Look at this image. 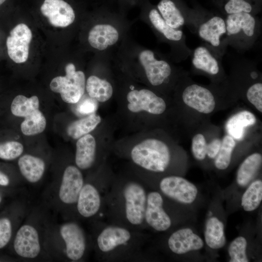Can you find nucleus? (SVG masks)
<instances>
[{
    "mask_svg": "<svg viewBox=\"0 0 262 262\" xmlns=\"http://www.w3.org/2000/svg\"><path fill=\"white\" fill-rule=\"evenodd\" d=\"M225 21L227 45L236 49H249L260 35L261 22L251 13L242 12L229 14Z\"/></svg>",
    "mask_w": 262,
    "mask_h": 262,
    "instance_id": "f257e3e1",
    "label": "nucleus"
},
{
    "mask_svg": "<svg viewBox=\"0 0 262 262\" xmlns=\"http://www.w3.org/2000/svg\"><path fill=\"white\" fill-rule=\"evenodd\" d=\"M205 45L222 57L227 46L225 18L218 15L186 18V24Z\"/></svg>",
    "mask_w": 262,
    "mask_h": 262,
    "instance_id": "f03ea898",
    "label": "nucleus"
},
{
    "mask_svg": "<svg viewBox=\"0 0 262 262\" xmlns=\"http://www.w3.org/2000/svg\"><path fill=\"white\" fill-rule=\"evenodd\" d=\"M131 156L137 165L154 172H163L168 166L171 160L169 147L164 142L149 138L136 145Z\"/></svg>",
    "mask_w": 262,
    "mask_h": 262,
    "instance_id": "7ed1b4c3",
    "label": "nucleus"
},
{
    "mask_svg": "<svg viewBox=\"0 0 262 262\" xmlns=\"http://www.w3.org/2000/svg\"><path fill=\"white\" fill-rule=\"evenodd\" d=\"M136 49L131 55V60L142 68L148 82L154 87L167 82L174 69L169 61L150 49Z\"/></svg>",
    "mask_w": 262,
    "mask_h": 262,
    "instance_id": "20e7f679",
    "label": "nucleus"
},
{
    "mask_svg": "<svg viewBox=\"0 0 262 262\" xmlns=\"http://www.w3.org/2000/svg\"><path fill=\"white\" fill-rule=\"evenodd\" d=\"M65 72L64 76H57L52 79L49 84L50 89L52 92L60 94L65 102L76 104L84 95L85 76L82 71L76 70L73 63L66 64Z\"/></svg>",
    "mask_w": 262,
    "mask_h": 262,
    "instance_id": "39448f33",
    "label": "nucleus"
},
{
    "mask_svg": "<svg viewBox=\"0 0 262 262\" xmlns=\"http://www.w3.org/2000/svg\"><path fill=\"white\" fill-rule=\"evenodd\" d=\"M142 13L160 39L169 43L174 50L180 49L186 58L190 55L191 50L186 46L185 36L181 29H175L164 21L157 9L152 7L146 0L142 4Z\"/></svg>",
    "mask_w": 262,
    "mask_h": 262,
    "instance_id": "423d86ee",
    "label": "nucleus"
},
{
    "mask_svg": "<svg viewBox=\"0 0 262 262\" xmlns=\"http://www.w3.org/2000/svg\"><path fill=\"white\" fill-rule=\"evenodd\" d=\"M124 213L126 219L132 226L141 225L145 221L147 194L139 183L131 181L123 186Z\"/></svg>",
    "mask_w": 262,
    "mask_h": 262,
    "instance_id": "0eeeda50",
    "label": "nucleus"
},
{
    "mask_svg": "<svg viewBox=\"0 0 262 262\" xmlns=\"http://www.w3.org/2000/svg\"><path fill=\"white\" fill-rule=\"evenodd\" d=\"M181 98L186 106L203 114H211L216 106L213 91L206 86L194 82L185 84L181 91Z\"/></svg>",
    "mask_w": 262,
    "mask_h": 262,
    "instance_id": "6e6552de",
    "label": "nucleus"
},
{
    "mask_svg": "<svg viewBox=\"0 0 262 262\" xmlns=\"http://www.w3.org/2000/svg\"><path fill=\"white\" fill-rule=\"evenodd\" d=\"M32 38L31 30L24 23L18 24L12 29L6 44L8 55L13 62L21 64L27 61Z\"/></svg>",
    "mask_w": 262,
    "mask_h": 262,
    "instance_id": "1a4fd4ad",
    "label": "nucleus"
},
{
    "mask_svg": "<svg viewBox=\"0 0 262 262\" xmlns=\"http://www.w3.org/2000/svg\"><path fill=\"white\" fill-rule=\"evenodd\" d=\"M59 233L65 244L66 258L72 261L80 260L86 249V240L83 229L74 222H67L61 225Z\"/></svg>",
    "mask_w": 262,
    "mask_h": 262,
    "instance_id": "9d476101",
    "label": "nucleus"
},
{
    "mask_svg": "<svg viewBox=\"0 0 262 262\" xmlns=\"http://www.w3.org/2000/svg\"><path fill=\"white\" fill-rule=\"evenodd\" d=\"M13 248L15 253L21 258L28 259L36 258L41 249L40 237L36 229L29 224L20 226L14 236Z\"/></svg>",
    "mask_w": 262,
    "mask_h": 262,
    "instance_id": "9b49d317",
    "label": "nucleus"
},
{
    "mask_svg": "<svg viewBox=\"0 0 262 262\" xmlns=\"http://www.w3.org/2000/svg\"><path fill=\"white\" fill-rule=\"evenodd\" d=\"M128 109L131 112L146 111L153 115H161L166 110L163 98L147 89H133L127 95Z\"/></svg>",
    "mask_w": 262,
    "mask_h": 262,
    "instance_id": "f8f14e48",
    "label": "nucleus"
},
{
    "mask_svg": "<svg viewBox=\"0 0 262 262\" xmlns=\"http://www.w3.org/2000/svg\"><path fill=\"white\" fill-rule=\"evenodd\" d=\"M108 19L98 23L90 29L87 40L90 46L99 51H104L116 44L121 37L118 26Z\"/></svg>",
    "mask_w": 262,
    "mask_h": 262,
    "instance_id": "ddd939ff",
    "label": "nucleus"
},
{
    "mask_svg": "<svg viewBox=\"0 0 262 262\" xmlns=\"http://www.w3.org/2000/svg\"><path fill=\"white\" fill-rule=\"evenodd\" d=\"M160 188L167 196L183 204L192 203L197 194V189L194 184L177 176L163 178L160 181Z\"/></svg>",
    "mask_w": 262,
    "mask_h": 262,
    "instance_id": "4468645a",
    "label": "nucleus"
},
{
    "mask_svg": "<svg viewBox=\"0 0 262 262\" xmlns=\"http://www.w3.org/2000/svg\"><path fill=\"white\" fill-rule=\"evenodd\" d=\"M84 183L80 169L74 165L67 166L64 171L58 188L60 201L66 205L76 204Z\"/></svg>",
    "mask_w": 262,
    "mask_h": 262,
    "instance_id": "2eb2a0df",
    "label": "nucleus"
},
{
    "mask_svg": "<svg viewBox=\"0 0 262 262\" xmlns=\"http://www.w3.org/2000/svg\"><path fill=\"white\" fill-rule=\"evenodd\" d=\"M40 11L54 27H67L74 22L76 18L73 8L64 0H44Z\"/></svg>",
    "mask_w": 262,
    "mask_h": 262,
    "instance_id": "dca6fc26",
    "label": "nucleus"
},
{
    "mask_svg": "<svg viewBox=\"0 0 262 262\" xmlns=\"http://www.w3.org/2000/svg\"><path fill=\"white\" fill-rule=\"evenodd\" d=\"M132 239L131 232L127 229L111 225L104 228L100 232L96 241L99 250L103 253L108 254L127 246Z\"/></svg>",
    "mask_w": 262,
    "mask_h": 262,
    "instance_id": "f3484780",
    "label": "nucleus"
},
{
    "mask_svg": "<svg viewBox=\"0 0 262 262\" xmlns=\"http://www.w3.org/2000/svg\"><path fill=\"white\" fill-rule=\"evenodd\" d=\"M190 55L194 69L213 77L222 74V56L207 46H198Z\"/></svg>",
    "mask_w": 262,
    "mask_h": 262,
    "instance_id": "a211bd4d",
    "label": "nucleus"
},
{
    "mask_svg": "<svg viewBox=\"0 0 262 262\" xmlns=\"http://www.w3.org/2000/svg\"><path fill=\"white\" fill-rule=\"evenodd\" d=\"M163 199L160 193L152 191L147 194L144 220L155 230L164 231L168 229L171 221L163 208Z\"/></svg>",
    "mask_w": 262,
    "mask_h": 262,
    "instance_id": "6ab92c4d",
    "label": "nucleus"
},
{
    "mask_svg": "<svg viewBox=\"0 0 262 262\" xmlns=\"http://www.w3.org/2000/svg\"><path fill=\"white\" fill-rule=\"evenodd\" d=\"M203 245L201 238L189 228L176 231L170 235L168 240L169 249L177 254L200 249Z\"/></svg>",
    "mask_w": 262,
    "mask_h": 262,
    "instance_id": "aec40b11",
    "label": "nucleus"
},
{
    "mask_svg": "<svg viewBox=\"0 0 262 262\" xmlns=\"http://www.w3.org/2000/svg\"><path fill=\"white\" fill-rule=\"evenodd\" d=\"M101 204V196L97 188L93 184L84 183L76 203L79 214L85 218L93 217L99 212Z\"/></svg>",
    "mask_w": 262,
    "mask_h": 262,
    "instance_id": "412c9836",
    "label": "nucleus"
},
{
    "mask_svg": "<svg viewBox=\"0 0 262 262\" xmlns=\"http://www.w3.org/2000/svg\"><path fill=\"white\" fill-rule=\"evenodd\" d=\"M75 161L80 169L86 170L93 164L96 158V142L93 136L87 134L78 139L76 145Z\"/></svg>",
    "mask_w": 262,
    "mask_h": 262,
    "instance_id": "4be33fe9",
    "label": "nucleus"
},
{
    "mask_svg": "<svg viewBox=\"0 0 262 262\" xmlns=\"http://www.w3.org/2000/svg\"><path fill=\"white\" fill-rule=\"evenodd\" d=\"M17 164L21 175L30 183L38 182L45 172V162L34 156L25 154L20 156Z\"/></svg>",
    "mask_w": 262,
    "mask_h": 262,
    "instance_id": "5701e85b",
    "label": "nucleus"
},
{
    "mask_svg": "<svg viewBox=\"0 0 262 262\" xmlns=\"http://www.w3.org/2000/svg\"><path fill=\"white\" fill-rule=\"evenodd\" d=\"M257 122L255 115L247 110L240 111L227 121L225 128L228 134L235 140H240L244 136L245 129L253 126Z\"/></svg>",
    "mask_w": 262,
    "mask_h": 262,
    "instance_id": "b1692460",
    "label": "nucleus"
},
{
    "mask_svg": "<svg viewBox=\"0 0 262 262\" xmlns=\"http://www.w3.org/2000/svg\"><path fill=\"white\" fill-rule=\"evenodd\" d=\"M262 164V154L255 152L247 156L240 164L236 181L240 186H246L254 179Z\"/></svg>",
    "mask_w": 262,
    "mask_h": 262,
    "instance_id": "393cba45",
    "label": "nucleus"
},
{
    "mask_svg": "<svg viewBox=\"0 0 262 262\" xmlns=\"http://www.w3.org/2000/svg\"><path fill=\"white\" fill-rule=\"evenodd\" d=\"M157 9L166 23L175 29H181L186 24L185 16L172 0H161Z\"/></svg>",
    "mask_w": 262,
    "mask_h": 262,
    "instance_id": "a878e982",
    "label": "nucleus"
},
{
    "mask_svg": "<svg viewBox=\"0 0 262 262\" xmlns=\"http://www.w3.org/2000/svg\"><path fill=\"white\" fill-rule=\"evenodd\" d=\"M85 90L89 97L101 102L108 100L113 94L112 84L95 75L89 76L86 80Z\"/></svg>",
    "mask_w": 262,
    "mask_h": 262,
    "instance_id": "bb28decb",
    "label": "nucleus"
},
{
    "mask_svg": "<svg viewBox=\"0 0 262 262\" xmlns=\"http://www.w3.org/2000/svg\"><path fill=\"white\" fill-rule=\"evenodd\" d=\"M204 237L206 243L210 248L219 249L223 247L226 237L222 222L215 217L210 218L206 222Z\"/></svg>",
    "mask_w": 262,
    "mask_h": 262,
    "instance_id": "cd10ccee",
    "label": "nucleus"
},
{
    "mask_svg": "<svg viewBox=\"0 0 262 262\" xmlns=\"http://www.w3.org/2000/svg\"><path fill=\"white\" fill-rule=\"evenodd\" d=\"M101 117L95 113L77 120L68 125L66 132L69 136L77 139L93 131L101 122Z\"/></svg>",
    "mask_w": 262,
    "mask_h": 262,
    "instance_id": "c85d7f7f",
    "label": "nucleus"
},
{
    "mask_svg": "<svg viewBox=\"0 0 262 262\" xmlns=\"http://www.w3.org/2000/svg\"><path fill=\"white\" fill-rule=\"evenodd\" d=\"M39 107V100L36 96L30 98L21 95L16 96L10 105L11 114L17 117H25Z\"/></svg>",
    "mask_w": 262,
    "mask_h": 262,
    "instance_id": "c756f323",
    "label": "nucleus"
},
{
    "mask_svg": "<svg viewBox=\"0 0 262 262\" xmlns=\"http://www.w3.org/2000/svg\"><path fill=\"white\" fill-rule=\"evenodd\" d=\"M20 125V129L25 135L30 136L42 132L46 126V119L39 109H37L24 117Z\"/></svg>",
    "mask_w": 262,
    "mask_h": 262,
    "instance_id": "7c9ffc66",
    "label": "nucleus"
},
{
    "mask_svg": "<svg viewBox=\"0 0 262 262\" xmlns=\"http://www.w3.org/2000/svg\"><path fill=\"white\" fill-rule=\"evenodd\" d=\"M262 200V181L261 180L252 182L244 193L241 205L245 211L250 212L256 209Z\"/></svg>",
    "mask_w": 262,
    "mask_h": 262,
    "instance_id": "2f4dec72",
    "label": "nucleus"
},
{
    "mask_svg": "<svg viewBox=\"0 0 262 262\" xmlns=\"http://www.w3.org/2000/svg\"><path fill=\"white\" fill-rule=\"evenodd\" d=\"M236 145L235 140L230 135L227 134L224 136L219 151L214 159V165L216 168L225 170L228 167Z\"/></svg>",
    "mask_w": 262,
    "mask_h": 262,
    "instance_id": "473e14b6",
    "label": "nucleus"
},
{
    "mask_svg": "<svg viewBox=\"0 0 262 262\" xmlns=\"http://www.w3.org/2000/svg\"><path fill=\"white\" fill-rule=\"evenodd\" d=\"M24 147L20 143L12 140L0 141V159L4 161H13L22 154Z\"/></svg>",
    "mask_w": 262,
    "mask_h": 262,
    "instance_id": "72a5a7b5",
    "label": "nucleus"
},
{
    "mask_svg": "<svg viewBox=\"0 0 262 262\" xmlns=\"http://www.w3.org/2000/svg\"><path fill=\"white\" fill-rule=\"evenodd\" d=\"M8 213L0 214V250L10 244L13 235L14 222L11 216Z\"/></svg>",
    "mask_w": 262,
    "mask_h": 262,
    "instance_id": "f704fd0d",
    "label": "nucleus"
},
{
    "mask_svg": "<svg viewBox=\"0 0 262 262\" xmlns=\"http://www.w3.org/2000/svg\"><path fill=\"white\" fill-rule=\"evenodd\" d=\"M247 242L246 239L239 236L233 240L228 249L230 262H248L246 254Z\"/></svg>",
    "mask_w": 262,
    "mask_h": 262,
    "instance_id": "c9c22d12",
    "label": "nucleus"
},
{
    "mask_svg": "<svg viewBox=\"0 0 262 262\" xmlns=\"http://www.w3.org/2000/svg\"><path fill=\"white\" fill-rule=\"evenodd\" d=\"M248 101L261 113H262V83L258 82L252 83L246 91Z\"/></svg>",
    "mask_w": 262,
    "mask_h": 262,
    "instance_id": "e433bc0d",
    "label": "nucleus"
},
{
    "mask_svg": "<svg viewBox=\"0 0 262 262\" xmlns=\"http://www.w3.org/2000/svg\"><path fill=\"white\" fill-rule=\"evenodd\" d=\"M207 141L203 134H195L192 140L191 149L194 158L198 161L203 160L206 156Z\"/></svg>",
    "mask_w": 262,
    "mask_h": 262,
    "instance_id": "4c0bfd02",
    "label": "nucleus"
},
{
    "mask_svg": "<svg viewBox=\"0 0 262 262\" xmlns=\"http://www.w3.org/2000/svg\"><path fill=\"white\" fill-rule=\"evenodd\" d=\"M224 10L228 15L242 12L251 13L252 7L245 0H229L224 6Z\"/></svg>",
    "mask_w": 262,
    "mask_h": 262,
    "instance_id": "58836bf2",
    "label": "nucleus"
},
{
    "mask_svg": "<svg viewBox=\"0 0 262 262\" xmlns=\"http://www.w3.org/2000/svg\"><path fill=\"white\" fill-rule=\"evenodd\" d=\"M78 102L79 103L76 111L81 115H89L94 113L98 108V101L89 96L82 100L81 99Z\"/></svg>",
    "mask_w": 262,
    "mask_h": 262,
    "instance_id": "ea45409f",
    "label": "nucleus"
},
{
    "mask_svg": "<svg viewBox=\"0 0 262 262\" xmlns=\"http://www.w3.org/2000/svg\"><path fill=\"white\" fill-rule=\"evenodd\" d=\"M222 139L216 138L211 140L207 145L206 155L214 159L218 154L221 147Z\"/></svg>",
    "mask_w": 262,
    "mask_h": 262,
    "instance_id": "a19ab883",
    "label": "nucleus"
},
{
    "mask_svg": "<svg viewBox=\"0 0 262 262\" xmlns=\"http://www.w3.org/2000/svg\"><path fill=\"white\" fill-rule=\"evenodd\" d=\"M11 178L5 171L0 167V187L4 188L11 186Z\"/></svg>",
    "mask_w": 262,
    "mask_h": 262,
    "instance_id": "79ce46f5",
    "label": "nucleus"
},
{
    "mask_svg": "<svg viewBox=\"0 0 262 262\" xmlns=\"http://www.w3.org/2000/svg\"><path fill=\"white\" fill-rule=\"evenodd\" d=\"M146 0H118L119 5L123 11L127 7L136 4H142Z\"/></svg>",
    "mask_w": 262,
    "mask_h": 262,
    "instance_id": "37998d69",
    "label": "nucleus"
},
{
    "mask_svg": "<svg viewBox=\"0 0 262 262\" xmlns=\"http://www.w3.org/2000/svg\"><path fill=\"white\" fill-rule=\"evenodd\" d=\"M3 202V196L2 194L0 192V206H1Z\"/></svg>",
    "mask_w": 262,
    "mask_h": 262,
    "instance_id": "c03bdc74",
    "label": "nucleus"
},
{
    "mask_svg": "<svg viewBox=\"0 0 262 262\" xmlns=\"http://www.w3.org/2000/svg\"><path fill=\"white\" fill-rule=\"evenodd\" d=\"M115 0H103V1L104 2H105L106 4H107L108 2H113V1H114Z\"/></svg>",
    "mask_w": 262,
    "mask_h": 262,
    "instance_id": "a18cd8bd",
    "label": "nucleus"
},
{
    "mask_svg": "<svg viewBox=\"0 0 262 262\" xmlns=\"http://www.w3.org/2000/svg\"><path fill=\"white\" fill-rule=\"evenodd\" d=\"M6 0H0V6L4 3Z\"/></svg>",
    "mask_w": 262,
    "mask_h": 262,
    "instance_id": "49530a36",
    "label": "nucleus"
}]
</instances>
